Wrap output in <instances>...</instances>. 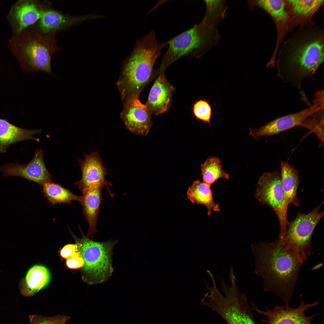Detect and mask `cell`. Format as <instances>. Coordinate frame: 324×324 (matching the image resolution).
Returning <instances> with one entry per match:
<instances>
[{
	"label": "cell",
	"mask_w": 324,
	"mask_h": 324,
	"mask_svg": "<svg viewBox=\"0 0 324 324\" xmlns=\"http://www.w3.org/2000/svg\"><path fill=\"white\" fill-rule=\"evenodd\" d=\"M280 167L282 185L286 202L297 206L299 200L296 197L299 183L298 170L288 162L281 161Z\"/></svg>",
	"instance_id": "23"
},
{
	"label": "cell",
	"mask_w": 324,
	"mask_h": 324,
	"mask_svg": "<svg viewBox=\"0 0 324 324\" xmlns=\"http://www.w3.org/2000/svg\"><path fill=\"white\" fill-rule=\"evenodd\" d=\"M255 196L261 204L268 205L275 212L280 226L279 238H282L289 222L287 218L288 205L285 198L280 173L276 171L263 173L258 182Z\"/></svg>",
	"instance_id": "9"
},
{
	"label": "cell",
	"mask_w": 324,
	"mask_h": 324,
	"mask_svg": "<svg viewBox=\"0 0 324 324\" xmlns=\"http://www.w3.org/2000/svg\"><path fill=\"white\" fill-rule=\"evenodd\" d=\"M324 29L312 21L301 25L284 43L276 62L278 74L285 82L300 88L324 60Z\"/></svg>",
	"instance_id": "1"
},
{
	"label": "cell",
	"mask_w": 324,
	"mask_h": 324,
	"mask_svg": "<svg viewBox=\"0 0 324 324\" xmlns=\"http://www.w3.org/2000/svg\"><path fill=\"white\" fill-rule=\"evenodd\" d=\"M168 44V41L159 42L154 31L136 41L123 63L116 83L123 102L131 97L140 95L151 78L154 64L162 50Z\"/></svg>",
	"instance_id": "3"
},
{
	"label": "cell",
	"mask_w": 324,
	"mask_h": 324,
	"mask_svg": "<svg viewBox=\"0 0 324 324\" xmlns=\"http://www.w3.org/2000/svg\"><path fill=\"white\" fill-rule=\"evenodd\" d=\"M321 202L310 213L298 212L295 218L289 222L286 232L281 238L282 244L303 263L312 254L310 251L313 232L324 215V211L319 212Z\"/></svg>",
	"instance_id": "8"
},
{
	"label": "cell",
	"mask_w": 324,
	"mask_h": 324,
	"mask_svg": "<svg viewBox=\"0 0 324 324\" xmlns=\"http://www.w3.org/2000/svg\"><path fill=\"white\" fill-rule=\"evenodd\" d=\"M29 28L12 36L8 40V48L24 71H42L56 76L52 70L51 59L61 49L56 34H44Z\"/></svg>",
	"instance_id": "4"
},
{
	"label": "cell",
	"mask_w": 324,
	"mask_h": 324,
	"mask_svg": "<svg viewBox=\"0 0 324 324\" xmlns=\"http://www.w3.org/2000/svg\"><path fill=\"white\" fill-rule=\"evenodd\" d=\"M164 71L160 72L145 104L151 114H162L168 110L171 105L175 88L166 79Z\"/></svg>",
	"instance_id": "17"
},
{
	"label": "cell",
	"mask_w": 324,
	"mask_h": 324,
	"mask_svg": "<svg viewBox=\"0 0 324 324\" xmlns=\"http://www.w3.org/2000/svg\"><path fill=\"white\" fill-rule=\"evenodd\" d=\"M44 153L36 149L32 160L26 164L9 163L0 167V171L5 178L19 177L34 182L41 186L52 182V176L44 160Z\"/></svg>",
	"instance_id": "12"
},
{
	"label": "cell",
	"mask_w": 324,
	"mask_h": 324,
	"mask_svg": "<svg viewBox=\"0 0 324 324\" xmlns=\"http://www.w3.org/2000/svg\"><path fill=\"white\" fill-rule=\"evenodd\" d=\"M193 110L197 118L212 125L210 120L212 114V108L207 100L200 99L196 101L193 105Z\"/></svg>",
	"instance_id": "27"
},
{
	"label": "cell",
	"mask_w": 324,
	"mask_h": 324,
	"mask_svg": "<svg viewBox=\"0 0 324 324\" xmlns=\"http://www.w3.org/2000/svg\"><path fill=\"white\" fill-rule=\"evenodd\" d=\"M65 324H66V323H65Z\"/></svg>",
	"instance_id": "32"
},
{
	"label": "cell",
	"mask_w": 324,
	"mask_h": 324,
	"mask_svg": "<svg viewBox=\"0 0 324 324\" xmlns=\"http://www.w3.org/2000/svg\"><path fill=\"white\" fill-rule=\"evenodd\" d=\"M51 5L50 2L41 3L38 0H21L15 2L7 16L12 36L17 35L34 25Z\"/></svg>",
	"instance_id": "11"
},
{
	"label": "cell",
	"mask_w": 324,
	"mask_h": 324,
	"mask_svg": "<svg viewBox=\"0 0 324 324\" xmlns=\"http://www.w3.org/2000/svg\"><path fill=\"white\" fill-rule=\"evenodd\" d=\"M82 235L81 239L75 238L77 251L84 261L82 270L85 278L91 284L104 282L113 272L111 254L117 241L98 242L83 233Z\"/></svg>",
	"instance_id": "7"
},
{
	"label": "cell",
	"mask_w": 324,
	"mask_h": 324,
	"mask_svg": "<svg viewBox=\"0 0 324 324\" xmlns=\"http://www.w3.org/2000/svg\"><path fill=\"white\" fill-rule=\"evenodd\" d=\"M77 251V246L76 244H69L62 249L60 251V255L63 258L67 259Z\"/></svg>",
	"instance_id": "30"
},
{
	"label": "cell",
	"mask_w": 324,
	"mask_h": 324,
	"mask_svg": "<svg viewBox=\"0 0 324 324\" xmlns=\"http://www.w3.org/2000/svg\"><path fill=\"white\" fill-rule=\"evenodd\" d=\"M249 9L252 11L259 8L269 15L278 28H284L289 22V16L286 0H257L247 2Z\"/></svg>",
	"instance_id": "20"
},
{
	"label": "cell",
	"mask_w": 324,
	"mask_h": 324,
	"mask_svg": "<svg viewBox=\"0 0 324 324\" xmlns=\"http://www.w3.org/2000/svg\"><path fill=\"white\" fill-rule=\"evenodd\" d=\"M80 165L82 176L81 179L74 184L80 190H83L92 187H101L112 185L105 177L108 174L107 170L103 163L97 152L85 154L84 159L80 161Z\"/></svg>",
	"instance_id": "16"
},
{
	"label": "cell",
	"mask_w": 324,
	"mask_h": 324,
	"mask_svg": "<svg viewBox=\"0 0 324 324\" xmlns=\"http://www.w3.org/2000/svg\"><path fill=\"white\" fill-rule=\"evenodd\" d=\"M84 264V260L78 251L66 259V265L70 269H75L82 268Z\"/></svg>",
	"instance_id": "29"
},
{
	"label": "cell",
	"mask_w": 324,
	"mask_h": 324,
	"mask_svg": "<svg viewBox=\"0 0 324 324\" xmlns=\"http://www.w3.org/2000/svg\"><path fill=\"white\" fill-rule=\"evenodd\" d=\"M1 7V4L0 3V8Z\"/></svg>",
	"instance_id": "31"
},
{
	"label": "cell",
	"mask_w": 324,
	"mask_h": 324,
	"mask_svg": "<svg viewBox=\"0 0 324 324\" xmlns=\"http://www.w3.org/2000/svg\"><path fill=\"white\" fill-rule=\"evenodd\" d=\"M29 322L28 324H65L70 317L58 315L52 317H45L38 315L29 316Z\"/></svg>",
	"instance_id": "28"
},
{
	"label": "cell",
	"mask_w": 324,
	"mask_h": 324,
	"mask_svg": "<svg viewBox=\"0 0 324 324\" xmlns=\"http://www.w3.org/2000/svg\"><path fill=\"white\" fill-rule=\"evenodd\" d=\"M102 17L103 16L92 14L80 16L65 14L52 9L50 5L39 21L31 26L34 30L43 34H56L86 21Z\"/></svg>",
	"instance_id": "14"
},
{
	"label": "cell",
	"mask_w": 324,
	"mask_h": 324,
	"mask_svg": "<svg viewBox=\"0 0 324 324\" xmlns=\"http://www.w3.org/2000/svg\"><path fill=\"white\" fill-rule=\"evenodd\" d=\"M50 275L48 270L40 265H35L27 272L26 277L20 280L19 289L25 296H33L49 283Z\"/></svg>",
	"instance_id": "21"
},
{
	"label": "cell",
	"mask_w": 324,
	"mask_h": 324,
	"mask_svg": "<svg viewBox=\"0 0 324 324\" xmlns=\"http://www.w3.org/2000/svg\"><path fill=\"white\" fill-rule=\"evenodd\" d=\"M203 182L210 185L219 178H229L230 175L223 170L221 161L216 157L208 158L201 166Z\"/></svg>",
	"instance_id": "26"
},
{
	"label": "cell",
	"mask_w": 324,
	"mask_h": 324,
	"mask_svg": "<svg viewBox=\"0 0 324 324\" xmlns=\"http://www.w3.org/2000/svg\"><path fill=\"white\" fill-rule=\"evenodd\" d=\"M41 131L40 129H23L0 118V153H5L9 146L17 142L30 140L38 141L39 139L34 136Z\"/></svg>",
	"instance_id": "19"
},
{
	"label": "cell",
	"mask_w": 324,
	"mask_h": 324,
	"mask_svg": "<svg viewBox=\"0 0 324 324\" xmlns=\"http://www.w3.org/2000/svg\"><path fill=\"white\" fill-rule=\"evenodd\" d=\"M139 97L134 95L123 102L120 117L127 129L135 134L146 136L152 124L151 114Z\"/></svg>",
	"instance_id": "13"
},
{
	"label": "cell",
	"mask_w": 324,
	"mask_h": 324,
	"mask_svg": "<svg viewBox=\"0 0 324 324\" xmlns=\"http://www.w3.org/2000/svg\"><path fill=\"white\" fill-rule=\"evenodd\" d=\"M323 111V99L315 96L310 107L299 112L280 117L256 129H249L250 134L256 141L261 137L267 138L297 126H302L305 120L316 113Z\"/></svg>",
	"instance_id": "10"
},
{
	"label": "cell",
	"mask_w": 324,
	"mask_h": 324,
	"mask_svg": "<svg viewBox=\"0 0 324 324\" xmlns=\"http://www.w3.org/2000/svg\"><path fill=\"white\" fill-rule=\"evenodd\" d=\"M211 186L200 181H194L188 190L187 195L188 199L193 204H201L207 209L209 216L212 211L219 212V204L214 201Z\"/></svg>",
	"instance_id": "22"
},
{
	"label": "cell",
	"mask_w": 324,
	"mask_h": 324,
	"mask_svg": "<svg viewBox=\"0 0 324 324\" xmlns=\"http://www.w3.org/2000/svg\"><path fill=\"white\" fill-rule=\"evenodd\" d=\"M43 193L52 205L58 203H70L72 201L80 202L81 196H78L59 184L52 182L43 186Z\"/></svg>",
	"instance_id": "25"
},
{
	"label": "cell",
	"mask_w": 324,
	"mask_h": 324,
	"mask_svg": "<svg viewBox=\"0 0 324 324\" xmlns=\"http://www.w3.org/2000/svg\"><path fill=\"white\" fill-rule=\"evenodd\" d=\"M289 15L292 18L310 19L324 3L323 0H286Z\"/></svg>",
	"instance_id": "24"
},
{
	"label": "cell",
	"mask_w": 324,
	"mask_h": 324,
	"mask_svg": "<svg viewBox=\"0 0 324 324\" xmlns=\"http://www.w3.org/2000/svg\"><path fill=\"white\" fill-rule=\"evenodd\" d=\"M103 188L92 187L82 192V195L80 202L83 208V214L88 224L87 236L92 238L97 232V225L100 205L104 200L101 194Z\"/></svg>",
	"instance_id": "18"
},
{
	"label": "cell",
	"mask_w": 324,
	"mask_h": 324,
	"mask_svg": "<svg viewBox=\"0 0 324 324\" xmlns=\"http://www.w3.org/2000/svg\"><path fill=\"white\" fill-rule=\"evenodd\" d=\"M220 21L205 14L201 22L168 40V48L160 64V71L187 56L200 58L218 43L220 35L218 29Z\"/></svg>",
	"instance_id": "5"
},
{
	"label": "cell",
	"mask_w": 324,
	"mask_h": 324,
	"mask_svg": "<svg viewBox=\"0 0 324 324\" xmlns=\"http://www.w3.org/2000/svg\"><path fill=\"white\" fill-rule=\"evenodd\" d=\"M222 288L224 294L218 288H212L205 295L202 304L216 312L228 324H256L245 294H241L235 285Z\"/></svg>",
	"instance_id": "6"
},
{
	"label": "cell",
	"mask_w": 324,
	"mask_h": 324,
	"mask_svg": "<svg viewBox=\"0 0 324 324\" xmlns=\"http://www.w3.org/2000/svg\"><path fill=\"white\" fill-rule=\"evenodd\" d=\"M318 303L316 302L305 304L301 301L299 306L295 308H291L288 305H276L272 310L266 308L264 311L260 310L254 305H253V308L265 317V320L262 321L266 324H312V319L317 315L308 316L304 312L308 308L317 305Z\"/></svg>",
	"instance_id": "15"
},
{
	"label": "cell",
	"mask_w": 324,
	"mask_h": 324,
	"mask_svg": "<svg viewBox=\"0 0 324 324\" xmlns=\"http://www.w3.org/2000/svg\"><path fill=\"white\" fill-rule=\"evenodd\" d=\"M255 272L263 279L264 291L275 293L288 305L303 263L278 238L252 246Z\"/></svg>",
	"instance_id": "2"
}]
</instances>
